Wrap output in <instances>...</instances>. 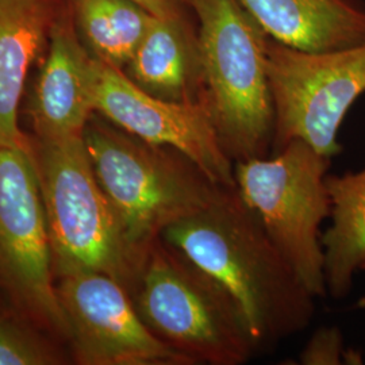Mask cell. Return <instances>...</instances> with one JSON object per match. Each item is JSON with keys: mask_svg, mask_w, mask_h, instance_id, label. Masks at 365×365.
<instances>
[{"mask_svg": "<svg viewBox=\"0 0 365 365\" xmlns=\"http://www.w3.org/2000/svg\"><path fill=\"white\" fill-rule=\"evenodd\" d=\"M330 164L331 158L302 140L274 155L235 163L240 195L315 298L327 295L321 226L331 211Z\"/></svg>", "mask_w": 365, "mask_h": 365, "instance_id": "8992f818", "label": "cell"}, {"mask_svg": "<svg viewBox=\"0 0 365 365\" xmlns=\"http://www.w3.org/2000/svg\"><path fill=\"white\" fill-rule=\"evenodd\" d=\"M158 18L191 13V0H134Z\"/></svg>", "mask_w": 365, "mask_h": 365, "instance_id": "d6986e66", "label": "cell"}, {"mask_svg": "<svg viewBox=\"0 0 365 365\" xmlns=\"http://www.w3.org/2000/svg\"><path fill=\"white\" fill-rule=\"evenodd\" d=\"M78 26L93 57L123 69L155 15L134 0H75Z\"/></svg>", "mask_w": 365, "mask_h": 365, "instance_id": "2e32d148", "label": "cell"}, {"mask_svg": "<svg viewBox=\"0 0 365 365\" xmlns=\"http://www.w3.org/2000/svg\"><path fill=\"white\" fill-rule=\"evenodd\" d=\"M155 16L133 54L129 78L150 95L180 103H203L205 72L195 16Z\"/></svg>", "mask_w": 365, "mask_h": 365, "instance_id": "7c38bea8", "label": "cell"}, {"mask_svg": "<svg viewBox=\"0 0 365 365\" xmlns=\"http://www.w3.org/2000/svg\"><path fill=\"white\" fill-rule=\"evenodd\" d=\"M205 72L203 105L233 163L272 152L274 110L267 71L269 37L240 0H191Z\"/></svg>", "mask_w": 365, "mask_h": 365, "instance_id": "3957f363", "label": "cell"}, {"mask_svg": "<svg viewBox=\"0 0 365 365\" xmlns=\"http://www.w3.org/2000/svg\"><path fill=\"white\" fill-rule=\"evenodd\" d=\"M83 138L122 233L140 256L170 225L207 207L222 188L173 148L106 126L86 128Z\"/></svg>", "mask_w": 365, "mask_h": 365, "instance_id": "277c9868", "label": "cell"}, {"mask_svg": "<svg viewBox=\"0 0 365 365\" xmlns=\"http://www.w3.org/2000/svg\"><path fill=\"white\" fill-rule=\"evenodd\" d=\"M133 292L145 325L192 365H241L257 354L230 292L163 237L145 250Z\"/></svg>", "mask_w": 365, "mask_h": 365, "instance_id": "7a4b0ae2", "label": "cell"}, {"mask_svg": "<svg viewBox=\"0 0 365 365\" xmlns=\"http://www.w3.org/2000/svg\"><path fill=\"white\" fill-rule=\"evenodd\" d=\"M267 71L274 110L271 155L302 140L324 156H339V128L365 92V43L304 52L269 38Z\"/></svg>", "mask_w": 365, "mask_h": 365, "instance_id": "52a82bcc", "label": "cell"}, {"mask_svg": "<svg viewBox=\"0 0 365 365\" xmlns=\"http://www.w3.org/2000/svg\"><path fill=\"white\" fill-rule=\"evenodd\" d=\"M52 244L31 149L0 148V272L38 313L69 329L52 284Z\"/></svg>", "mask_w": 365, "mask_h": 365, "instance_id": "9c48e42d", "label": "cell"}, {"mask_svg": "<svg viewBox=\"0 0 365 365\" xmlns=\"http://www.w3.org/2000/svg\"><path fill=\"white\" fill-rule=\"evenodd\" d=\"M361 271H365V261H364V264H363V265H361Z\"/></svg>", "mask_w": 365, "mask_h": 365, "instance_id": "ffe728a7", "label": "cell"}, {"mask_svg": "<svg viewBox=\"0 0 365 365\" xmlns=\"http://www.w3.org/2000/svg\"><path fill=\"white\" fill-rule=\"evenodd\" d=\"M95 111L125 133L156 146H168L192 160L221 187H237L235 163L218 143L203 103L164 101L144 91L123 69L93 57Z\"/></svg>", "mask_w": 365, "mask_h": 365, "instance_id": "ba28073f", "label": "cell"}, {"mask_svg": "<svg viewBox=\"0 0 365 365\" xmlns=\"http://www.w3.org/2000/svg\"><path fill=\"white\" fill-rule=\"evenodd\" d=\"M92 81L93 57L87 54L66 25L52 29L49 52L31 108L39 141L83 137L95 111Z\"/></svg>", "mask_w": 365, "mask_h": 365, "instance_id": "8fae6325", "label": "cell"}, {"mask_svg": "<svg viewBox=\"0 0 365 365\" xmlns=\"http://www.w3.org/2000/svg\"><path fill=\"white\" fill-rule=\"evenodd\" d=\"M279 43L304 52H330L365 43L361 0H240Z\"/></svg>", "mask_w": 365, "mask_h": 365, "instance_id": "4fadbf2b", "label": "cell"}, {"mask_svg": "<svg viewBox=\"0 0 365 365\" xmlns=\"http://www.w3.org/2000/svg\"><path fill=\"white\" fill-rule=\"evenodd\" d=\"M33 157L52 252L61 271L108 274L129 291L143 256L122 233L84 138L39 141Z\"/></svg>", "mask_w": 365, "mask_h": 365, "instance_id": "5b68a950", "label": "cell"}, {"mask_svg": "<svg viewBox=\"0 0 365 365\" xmlns=\"http://www.w3.org/2000/svg\"><path fill=\"white\" fill-rule=\"evenodd\" d=\"M331 225L321 241L325 256L327 294L349 295L353 277L365 261V168L341 176L327 175Z\"/></svg>", "mask_w": 365, "mask_h": 365, "instance_id": "9a60e30c", "label": "cell"}, {"mask_svg": "<svg viewBox=\"0 0 365 365\" xmlns=\"http://www.w3.org/2000/svg\"><path fill=\"white\" fill-rule=\"evenodd\" d=\"M52 19L49 0H0V148L31 149L18 128V107Z\"/></svg>", "mask_w": 365, "mask_h": 365, "instance_id": "5bb4252c", "label": "cell"}, {"mask_svg": "<svg viewBox=\"0 0 365 365\" xmlns=\"http://www.w3.org/2000/svg\"><path fill=\"white\" fill-rule=\"evenodd\" d=\"M48 357L21 333L0 322V365L46 364Z\"/></svg>", "mask_w": 365, "mask_h": 365, "instance_id": "ac0fdd59", "label": "cell"}, {"mask_svg": "<svg viewBox=\"0 0 365 365\" xmlns=\"http://www.w3.org/2000/svg\"><path fill=\"white\" fill-rule=\"evenodd\" d=\"M344 337L339 327H319L299 354V364H342Z\"/></svg>", "mask_w": 365, "mask_h": 365, "instance_id": "e0dca14e", "label": "cell"}, {"mask_svg": "<svg viewBox=\"0 0 365 365\" xmlns=\"http://www.w3.org/2000/svg\"><path fill=\"white\" fill-rule=\"evenodd\" d=\"M161 237L230 292L257 353L271 351L312 324L315 297L237 187H222L207 207L170 225Z\"/></svg>", "mask_w": 365, "mask_h": 365, "instance_id": "6da1fadb", "label": "cell"}, {"mask_svg": "<svg viewBox=\"0 0 365 365\" xmlns=\"http://www.w3.org/2000/svg\"><path fill=\"white\" fill-rule=\"evenodd\" d=\"M58 299L86 364L192 365L150 331L130 294L101 272L66 274Z\"/></svg>", "mask_w": 365, "mask_h": 365, "instance_id": "30bf717a", "label": "cell"}]
</instances>
